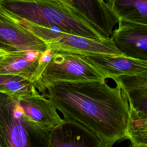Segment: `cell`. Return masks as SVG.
Listing matches in <instances>:
<instances>
[{
    "instance_id": "277c9868",
    "label": "cell",
    "mask_w": 147,
    "mask_h": 147,
    "mask_svg": "<svg viewBox=\"0 0 147 147\" xmlns=\"http://www.w3.org/2000/svg\"><path fill=\"white\" fill-rule=\"evenodd\" d=\"M15 18L20 24L44 42L47 49L86 56L97 54L122 55L111 39L98 40L88 38L63 32L56 28L41 26Z\"/></svg>"
},
{
    "instance_id": "d6986e66",
    "label": "cell",
    "mask_w": 147,
    "mask_h": 147,
    "mask_svg": "<svg viewBox=\"0 0 147 147\" xmlns=\"http://www.w3.org/2000/svg\"><path fill=\"white\" fill-rule=\"evenodd\" d=\"M130 147H147V145H142V144H131Z\"/></svg>"
},
{
    "instance_id": "9c48e42d",
    "label": "cell",
    "mask_w": 147,
    "mask_h": 147,
    "mask_svg": "<svg viewBox=\"0 0 147 147\" xmlns=\"http://www.w3.org/2000/svg\"><path fill=\"white\" fill-rule=\"evenodd\" d=\"M83 18L104 39L110 40L113 28L119 19L112 10L107 1L72 0Z\"/></svg>"
},
{
    "instance_id": "6da1fadb",
    "label": "cell",
    "mask_w": 147,
    "mask_h": 147,
    "mask_svg": "<svg viewBox=\"0 0 147 147\" xmlns=\"http://www.w3.org/2000/svg\"><path fill=\"white\" fill-rule=\"evenodd\" d=\"M106 81L57 83L44 94L63 115L89 129L113 146L126 139L129 106L120 87Z\"/></svg>"
},
{
    "instance_id": "4fadbf2b",
    "label": "cell",
    "mask_w": 147,
    "mask_h": 147,
    "mask_svg": "<svg viewBox=\"0 0 147 147\" xmlns=\"http://www.w3.org/2000/svg\"><path fill=\"white\" fill-rule=\"evenodd\" d=\"M114 81L128 102L129 111L139 117H147V71L120 76Z\"/></svg>"
},
{
    "instance_id": "ac0fdd59",
    "label": "cell",
    "mask_w": 147,
    "mask_h": 147,
    "mask_svg": "<svg viewBox=\"0 0 147 147\" xmlns=\"http://www.w3.org/2000/svg\"><path fill=\"white\" fill-rule=\"evenodd\" d=\"M14 51V50H13L12 48L5 45L1 41H0V57L8 54Z\"/></svg>"
},
{
    "instance_id": "7c38bea8",
    "label": "cell",
    "mask_w": 147,
    "mask_h": 147,
    "mask_svg": "<svg viewBox=\"0 0 147 147\" xmlns=\"http://www.w3.org/2000/svg\"><path fill=\"white\" fill-rule=\"evenodd\" d=\"M41 53L34 51H14L0 57V75L20 76L34 84Z\"/></svg>"
},
{
    "instance_id": "8992f818",
    "label": "cell",
    "mask_w": 147,
    "mask_h": 147,
    "mask_svg": "<svg viewBox=\"0 0 147 147\" xmlns=\"http://www.w3.org/2000/svg\"><path fill=\"white\" fill-rule=\"evenodd\" d=\"M111 39L122 55L147 62V25L119 20Z\"/></svg>"
},
{
    "instance_id": "e0dca14e",
    "label": "cell",
    "mask_w": 147,
    "mask_h": 147,
    "mask_svg": "<svg viewBox=\"0 0 147 147\" xmlns=\"http://www.w3.org/2000/svg\"><path fill=\"white\" fill-rule=\"evenodd\" d=\"M55 52V51H53L51 49H47L45 51L41 53L38 59V64L36 73V82L34 84H35L40 78L45 69L51 61Z\"/></svg>"
},
{
    "instance_id": "7a4b0ae2",
    "label": "cell",
    "mask_w": 147,
    "mask_h": 147,
    "mask_svg": "<svg viewBox=\"0 0 147 147\" xmlns=\"http://www.w3.org/2000/svg\"><path fill=\"white\" fill-rule=\"evenodd\" d=\"M14 17L47 28L88 38L104 40L79 14L72 0H0Z\"/></svg>"
},
{
    "instance_id": "5b68a950",
    "label": "cell",
    "mask_w": 147,
    "mask_h": 147,
    "mask_svg": "<svg viewBox=\"0 0 147 147\" xmlns=\"http://www.w3.org/2000/svg\"><path fill=\"white\" fill-rule=\"evenodd\" d=\"M92 80L105 81L106 79L86 56L56 51L34 86L40 93L45 94L46 87L52 84Z\"/></svg>"
},
{
    "instance_id": "9a60e30c",
    "label": "cell",
    "mask_w": 147,
    "mask_h": 147,
    "mask_svg": "<svg viewBox=\"0 0 147 147\" xmlns=\"http://www.w3.org/2000/svg\"><path fill=\"white\" fill-rule=\"evenodd\" d=\"M34 89L32 83L21 77L0 75V93L20 100L31 94Z\"/></svg>"
},
{
    "instance_id": "8fae6325",
    "label": "cell",
    "mask_w": 147,
    "mask_h": 147,
    "mask_svg": "<svg viewBox=\"0 0 147 147\" xmlns=\"http://www.w3.org/2000/svg\"><path fill=\"white\" fill-rule=\"evenodd\" d=\"M86 56L106 79L114 80L120 76L135 75L147 71V62L123 55L97 54Z\"/></svg>"
},
{
    "instance_id": "2e32d148",
    "label": "cell",
    "mask_w": 147,
    "mask_h": 147,
    "mask_svg": "<svg viewBox=\"0 0 147 147\" xmlns=\"http://www.w3.org/2000/svg\"><path fill=\"white\" fill-rule=\"evenodd\" d=\"M126 139L131 144L147 145V117H139L129 111Z\"/></svg>"
},
{
    "instance_id": "3957f363",
    "label": "cell",
    "mask_w": 147,
    "mask_h": 147,
    "mask_svg": "<svg viewBox=\"0 0 147 147\" xmlns=\"http://www.w3.org/2000/svg\"><path fill=\"white\" fill-rule=\"evenodd\" d=\"M52 132L30 123L17 99L0 93V147H50Z\"/></svg>"
},
{
    "instance_id": "5bb4252c",
    "label": "cell",
    "mask_w": 147,
    "mask_h": 147,
    "mask_svg": "<svg viewBox=\"0 0 147 147\" xmlns=\"http://www.w3.org/2000/svg\"><path fill=\"white\" fill-rule=\"evenodd\" d=\"M119 20L147 25V0H109Z\"/></svg>"
},
{
    "instance_id": "ba28073f",
    "label": "cell",
    "mask_w": 147,
    "mask_h": 147,
    "mask_svg": "<svg viewBox=\"0 0 147 147\" xmlns=\"http://www.w3.org/2000/svg\"><path fill=\"white\" fill-rule=\"evenodd\" d=\"M18 100L28 121L41 129L52 131L63 122L53 103L36 88Z\"/></svg>"
},
{
    "instance_id": "52a82bcc",
    "label": "cell",
    "mask_w": 147,
    "mask_h": 147,
    "mask_svg": "<svg viewBox=\"0 0 147 147\" xmlns=\"http://www.w3.org/2000/svg\"><path fill=\"white\" fill-rule=\"evenodd\" d=\"M0 41L14 51L43 52L47 48L44 42L17 21L0 3Z\"/></svg>"
},
{
    "instance_id": "30bf717a",
    "label": "cell",
    "mask_w": 147,
    "mask_h": 147,
    "mask_svg": "<svg viewBox=\"0 0 147 147\" xmlns=\"http://www.w3.org/2000/svg\"><path fill=\"white\" fill-rule=\"evenodd\" d=\"M50 147H112L95 133L69 119L52 132Z\"/></svg>"
}]
</instances>
